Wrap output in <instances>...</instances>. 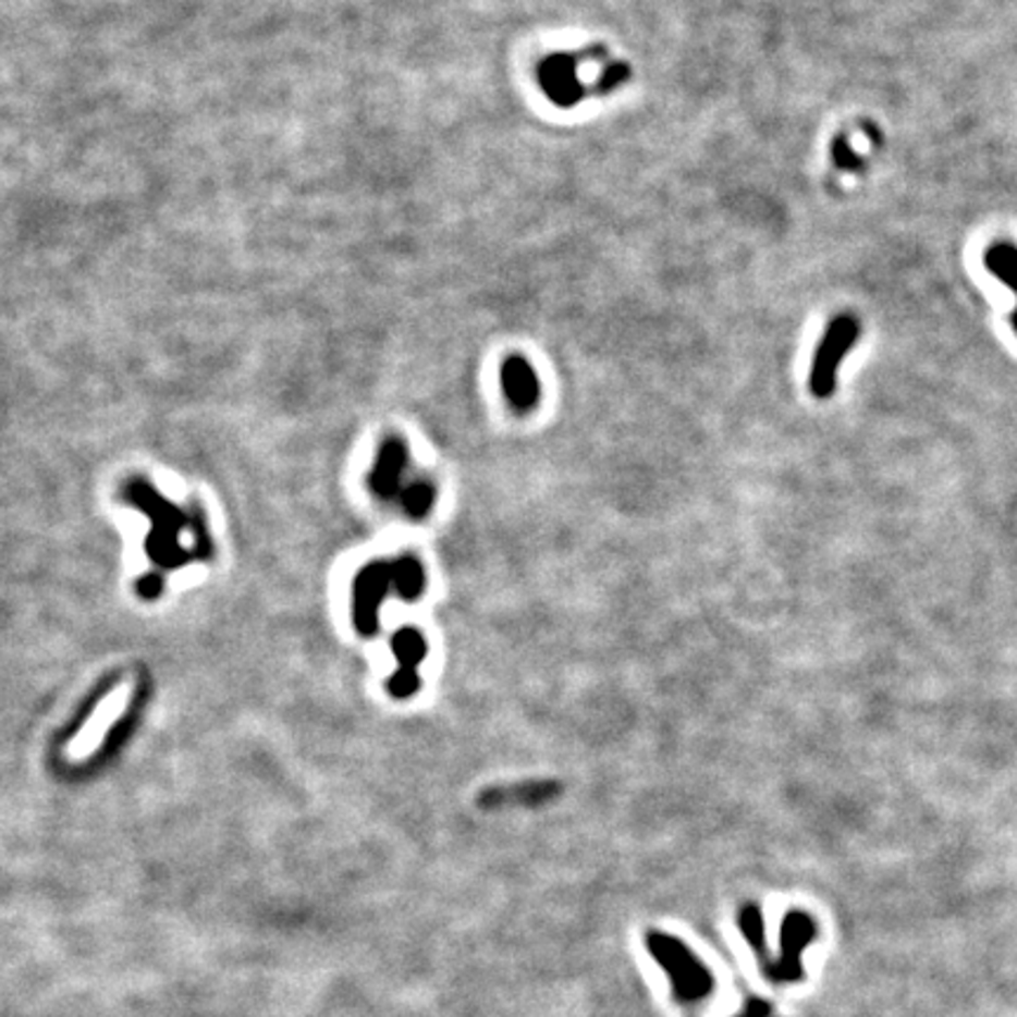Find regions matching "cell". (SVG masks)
I'll use <instances>...</instances> for the list:
<instances>
[{"label":"cell","instance_id":"cell-15","mask_svg":"<svg viewBox=\"0 0 1017 1017\" xmlns=\"http://www.w3.org/2000/svg\"><path fill=\"white\" fill-rule=\"evenodd\" d=\"M832 158H834V163L841 168V170H846V172H855V170H860L862 168V158L857 156L850 147V142L846 137H836L834 144H832Z\"/></svg>","mask_w":1017,"mask_h":1017},{"label":"cell","instance_id":"cell-10","mask_svg":"<svg viewBox=\"0 0 1017 1017\" xmlns=\"http://www.w3.org/2000/svg\"><path fill=\"white\" fill-rule=\"evenodd\" d=\"M405 467H408V445L401 439H387L377 450L375 467L370 471V488L375 495L394 500L401 492Z\"/></svg>","mask_w":1017,"mask_h":1017},{"label":"cell","instance_id":"cell-16","mask_svg":"<svg viewBox=\"0 0 1017 1017\" xmlns=\"http://www.w3.org/2000/svg\"><path fill=\"white\" fill-rule=\"evenodd\" d=\"M629 66L627 64H622V62H615V64H610L605 71H603V76L599 81V85H596V93L599 95H608V93H613L617 90V87H622L624 83L629 81Z\"/></svg>","mask_w":1017,"mask_h":1017},{"label":"cell","instance_id":"cell-17","mask_svg":"<svg viewBox=\"0 0 1017 1017\" xmlns=\"http://www.w3.org/2000/svg\"><path fill=\"white\" fill-rule=\"evenodd\" d=\"M768 1015H770V1006L765 1004V1001L749 998L747 1006H745V1013L739 1017H768Z\"/></svg>","mask_w":1017,"mask_h":1017},{"label":"cell","instance_id":"cell-4","mask_svg":"<svg viewBox=\"0 0 1017 1017\" xmlns=\"http://www.w3.org/2000/svg\"><path fill=\"white\" fill-rule=\"evenodd\" d=\"M391 587H394V577H391V563L387 561H372L356 575L354 622L363 636H372L380 629V608Z\"/></svg>","mask_w":1017,"mask_h":1017},{"label":"cell","instance_id":"cell-3","mask_svg":"<svg viewBox=\"0 0 1017 1017\" xmlns=\"http://www.w3.org/2000/svg\"><path fill=\"white\" fill-rule=\"evenodd\" d=\"M130 500H135L144 512L154 518V535L149 537V556L161 563L163 568H180V563L192 559V551L180 544V532L184 528V516L174 506H168L156 495L154 488L144 483L130 486Z\"/></svg>","mask_w":1017,"mask_h":1017},{"label":"cell","instance_id":"cell-9","mask_svg":"<svg viewBox=\"0 0 1017 1017\" xmlns=\"http://www.w3.org/2000/svg\"><path fill=\"white\" fill-rule=\"evenodd\" d=\"M540 85L556 107L571 109L587 97L585 85L577 78V60L573 54H551L540 64Z\"/></svg>","mask_w":1017,"mask_h":1017},{"label":"cell","instance_id":"cell-1","mask_svg":"<svg viewBox=\"0 0 1017 1017\" xmlns=\"http://www.w3.org/2000/svg\"><path fill=\"white\" fill-rule=\"evenodd\" d=\"M648 952L664 968L672 980L674 996L681 1004H697L714 992V978L700 964V958L683 944L681 940L664 933H648Z\"/></svg>","mask_w":1017,"mask_h":1017},{"label":"cell","instance_id":"cell-11","mask_svg":"<svg viewBox=\"0 0 1017 1017\" xmlns=\"http://www.w3.org/2000/svg\"><path fill=\"white\" fill-rule=\"evenodd\" d=\"M984 267L996 281L1010 287L1017 295V245L1010 241H996L984 253Z\"/></svg>","mask_w":1017,"mask_h":1017},{"label":"cell","instance_id":"cell-2","mask_svg":"<svg viewBox=\"0 0 1017 1017\" xmlns=\"http://www.w3.org/2000/svg\"><path fill=\"white\" fill-rule=\"evenodd\" d=\"M860 332L862 326L857 316L838 314L832 318V323L826 326L824 335L816 348V356H812V366L808 375V389L812 396L820 401L834 396L841 363L853 352V346L860 340Z\"/></svg>","mask_w":1017,"mask_h":1017},{"label":"cell","instance_id":"cell-12","mask_svg":"<svg viewBox=\"0 0 1017 1017\" xmlns=\"http://www.w3.org/2000/svg\"><path fill=\"white\" fill-rule=\"evenodd\" d=\"M391 577H394L396 593L405 601H417L425 593L427 575L415 556H401L391 563Z\"/></svg>","mask_w":1017,"mask_h":1017},{"label":"cell","instance_id":"cell-18","mask_svg":"<svg viewBox=\"0 0 1017 1017\" xmlns=\"http://www.w3.org/2000/svg\"><path fill=\"white\" fill-rule=\"evenodd\" d=\"M1010 323H1013V330L1017 332V309H1015V311H1013V316H1010Z\"/></svg>","mask_w":1017,"mask_h":1017},{"label":"cell","instance_id":"cell-5","mask_svg":"<svg viewBox=\"0 0 1017 1017\" xmlns=\"http://www.w3.org/2000/svg\"><path fill=\"white\" fill-rule=\"evenodd\" d=\"M816 938V921H812L804 911H792L784 917L782 923V954L777 964L768 966V978L775 982H798L804 976L801 968V952L808 947L810 940Z\"/></svg>","mask_w":1017,"mask_h":1017},{"label":"cell","instance_id":"cell-8","mask_svg":"<svg viewBox=\"0 0 1017 1017\" xmlns=\"http://www.w3.org/2000/svg\"><path fill=\"white\" fill-rule=\"evenodd\" d=\"M500 384H502L506 403L512 405L516 413L526 415L540 405V399H542L540 377H537L532 363L528 358H523L520 354L504 358L502 370H500Z\"/></svg>","mask_w":1017,"mask_h":1017},{"label":"cell","instance_id":"cell-13","mask_svg":"<svg viewBox=\"0 0 1017 1017\" xmlns=\"http://www.w3.org/2000/svg\"><path fill=\"white\" fill-rule=\"evenodd\" d=\"M399 498H401L403 512L411 518L419 520V518L429 516V512L436 504V486L429 483L427 478H417V481L408 483L399 492Z\"/></svg>","mask_w":1017,"mask_h":1017},{"label":"cell","instance_id":"cell-6","mask_svg":"<svg viewBox=\"0 0 1017 1017\" xmlns=\"http://www.w3.org/2000/svg\"><path fill=\"white\" fill-rule=\"evenodd\" d=\"M391 650H394L399 660V670L389 678V693L394 695L396 700H408V697H413L419 690V686H422L417 670L427 658V641L417 629L405 627L391 638Z\"/></svg>","mask_w":1017,"mask_h":1017},{"label":"cell","instance_id":"cell-14","mask_svg":"<svg viewBox=\"0 0 1017 1017\" xmlns=\"http://www.w3.org/2000/svg\"><path fill=\"white\" fill-rule=\"evenodd\" d=\"M739 931L747 938L751 944V949L757 954L765 952V926H763V914L757 905H745L739 909Z\"/></svg>","mask_w":1017,"mask_h":1017},{"label":"cell","instance_id":"cell-7","mask_svg":"<svg viewBox=\"0 0 1017 1017\" xmlns=\"http://www.w3.org/2000/svg\"><path fill=\"white\" fill-rule=\"evenodd\" d=\"M563 792L561 782L556 780H528L516 784H504V787H490L478 794L476 804L483 810H500L504 806H528L540 808L554 801Z\"/></svg>","mask_w":1017,"mask_h":1017}]
</instances>
